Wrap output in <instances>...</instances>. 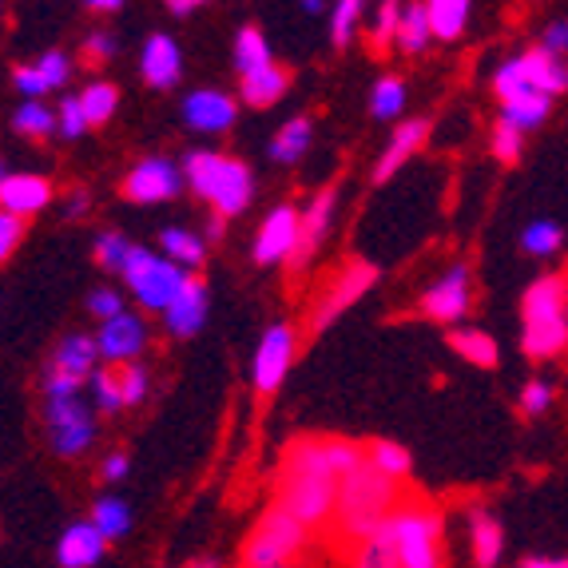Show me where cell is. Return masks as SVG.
Listing matches in <instances>:
<instances>
[{"label": "cell", "mask_w": 568, "mask_h": 568, "mask_svg": "<svg viewBox=\"0 0 568 568\" xmlns=\"http://www.w3.org/2000/svg\"><path fill=\"white\" fill-rule=\"evenodd\" d=\"M402 505L398 481H389L386 474H378L374 465H358L346 481L338 485V509H334V525H338L342 540H362L378 537L382 525L394 517V509Z\"/></svg>", "instance_id": "obj_1"}, {"label": "cell", "mask_w": 568, "mask_h": 568, "mask_svg": "<svg viewBox=\"0 0 568 568\" xmlns=\"http://www.w3.org/2000/svg\"><path fill=\"white\" fill-rule=\"evenodd\" d=\"M521 351L545 362L568 351V283L565 275H545L521 298Z\"/></svg>", "instance_id": "obj_2"}, {"label": "cell", "mask_w": 568, "mask_h": 568, "mask_svg": "<svg viewBox=\"0 0 568 568\" xmlns=\"http://www.w3.org/2000/svg\"><path fill=\"white\" fill-rule=\"evenodd\" d=\"M338 477L314 469L311 462L286 449L283 457V474H278V501L275 509H283L286 517H294L306 529H318L334 517L338 509Z\"/></svg>", "instance_id": "obj_3"}, {"label": "cell", "mask_w": 568, "mask_h": 568, "mask_svg": "<svg viewBox=\"0 0 568 568\" xmlns=\"http://www.w3.org/2000/svg\"><path fill=\"white\" fill-rule=\"evenodd\" d=\"M378 532L394 545L398 568H446V552H442L446 521L429 501L398 505Z\"/></svg>", "instance_id": "obj_4"}, {"label": "cell", "mask_w": 568, "mask_h": 568, "mask_svg": "<svg viewBox=\"0 0 568 568\" xmlns=\"http://www.w3.org/2000/svg\"><path fill=\"white\" fill-rule=\"evenodd\" d=\"M183 175H187L191 191L215 207L219 219L243 215L251 207L255 180H251V168L243 160H231V155L219 152H191Z\"/></svg>", "instance_id": "obj_5"}, {"label": "cell", "mask_w": 568, "mask_h": 568, "mask_svg": "<svg viewBox=\"0 0 568 568\" xmlns=\"http://www.w3.org/2000/svg\"><path fill=\"white\" fill-rule=\"evenodd\" d=\"M311 545V529L286 517L283 509H266L255 532L246 537L239 568H291Z\"/></svg>", "instance_id": "obj_6"}, {"label": "cell", "mask_w": 568, "mask_h": 568, "mask_svg": "<svg viewBox=\"0 0 568 568\" xmlns=\"http://www.w3.org/2000/svg\"><path fill=\"white\" fill-rule=\"evenodd\" d=\"M183 278H187V271H180V266L148 251V246H132V258L123 266V283H128V291L135 294V303L143 311H168L171 298L180 294Z\"/></svg>", "instance_id": "obj_7"}, {"label": "cell", "mask_w": 568, "mask_h": 568, "mask_svg": "<svg viewBox=\"0 0 568 568\" xmlns=\"http://www.w3.org/2000/svg\"><path fill=\"white\" fill-rule=\"evenodd\" d=\"M48 422V442L60 457H80L95 437V414L80 398L68 402H48L44 409Z\"/></svg>", "instance_id": "obj_8"}, {"label": "cell", "mask_w": 568, "mask_h": 568, "mask_svg": "<svg viewBox=\"0 0 568 568\" xmlns=\"http://www.w3.org/2000/svg\"><path fill=\"white\" fill-rule=\"evenodd\" d=\"M183 183H187L183 168H175L163 155H152V160H140L123 175V195L132 203H168L180 195Z\"/></svg>", "instance_id": "obj_9"}, {"label": "cell", "mask_w": 568, "mask_h": 568, "mask_svg": "<svg viewBox=\"0 0 568 568\" xmlns=\"http://www.w3.org/2000/svg\"><path fill=\"white\" fill-rule=\"evenodd\" d=\"M294 346H298V338H294V331L286 323L271 326V331L263 334L255 362H251V382H255L258 394H275L286 382L291 362H294Z\"/></svg>", "instance_id": "obj_10"}, {"label": "cell", "mask_w": 568, "mask_h": 568, "mask_svg": "<svg viewBox=\"0 0 568 568\" xmlns=\"http://www.w3.org/2000/svg\"><path fill=\"white\" fill-rule=\"evenodd\" d=\"M474 303V278H469V266L454 263L446 275L437 278L426 294H422V314L434 318V323H462Z\"/></svg>", "instance_id": "obj_11"}, {"label": "cell", "mask_w": 568, "mask_h": 568, "mask_svg": "<svg viewBox=\"0 0 568 568\" xmlns=\"http://www.w3.org/2000/svg\"><path fill=\"white\" fill-rule=\"evenodd\" d=\"M298 235H303V211H294L291 203H278L255 235V263H291L294 251H298Z\"/></svg>", "instance_id": "obj_12"}, {"label": "cell", "mask_w": 568, "mask_h": 568, "mask_svg": "<svg viewBox=\"0 0 568 568\" xmlns=\"http://www.w3.org/2000/svg\"><path fill=\"white\" fill-rule=\"evenodd\" d=\"M374 283H378V266H369V263H351V266H346V271H342V275L334 278V286L326 291L323 303H318V311H314L311 331L323 334L331 323H338L342 314L351 311V306L358 303L362 294H366Z\"/></svg>", "instance_id": "obj_13"}, {"label": "cell", "mask_w": 568, "mask_h": 568, "mask_svg": "<svg viewBox=\"0 0 568 568\" xmlns=\"http://www.w3.org/2000/svg\"><path fill=\"white\" fill-rule=\"evenodd\" d=\"M291 449L303 457V462H311L314 469L338 477V481H346L358 465H366V449L346 442V437H314V442H294Z\"/></svg>", "instance_id": "obj_14"}, {"label": "cell", "mask_w": 568, "mask_h": 568, "mask_svg": "<svg viewBox=\"0 0 568 568\" xmlns=\"http://www.w3.org/2000/svg\"><path fill=\"white\" fill-rule=\"evenodd\" d=\"M235 115H239L235 100H231L227 92H219V88H195V92L183 100V123L200 135L227 132L231 123H235Z\"/></svg>", "instance_id": "obj_15"}, {"label": "cell", "mask_w": 568, "mask_h": 568, "mask_svg": "<svg viewBox=\"0 0 568 568\" xmlns=\"http://www.w3.org/2000/svg\"><path fill=\"white\" fill-rule=\"evenodd\" d=\"M143 342H148V326H143L132 311L115 314L112 323H104L100 326V334H95L100 358H104L108 366H128V362L143 351Z\"/></svg>", "instance_id": "obj_16"}, {"label": "cell", "mask_w": 568, "mask_h": 568, "mask_svg": "<svg viewBox=\"0 0 568 568\" xmlns=\"http://www.w3.org/2000/svg\"><path fill=\"white\" fill-rule=\"evenodd\" d=\"M140 77L148 88H175L183 77V52L180 44L168 37V32H155V37L143 40L140 52Z\"/></svg>", "instance_id": "obj_17"}, {"label": "cell", "mask_w": 568, "mask_h": 568, "mask_svg": "<svg viewBox=\"0 0 568 568\" xmlns=\"http://www.w3.org/2000/svg\"><path fill=\"white\" fill-rule=\"evenodd\" d=\"M426 135H429V120H402L398 128H394V135H389L386 152H378V163H374V183L382 187V183L394 180V175H398V171L406 168L417 152H422Z\"/></svg>", "instance_id": "obj_18"}, {"label": "cell", "mask_w": 568, "mask_h": 568, "mask_svg": "<svg viewBox=\"0 0 568 568\" xmlns=\"http://www.w3.org/2000/svg\"><path fill=\"white\" fill-rule=\"evenodd\" d=\"M207 323V286L200 278H183L180 294L171 298V306L163 311V326H168L175 338H195Z\"/></svg>", "instance_id": "obj_19"}, {"label": "cell", "mask_w": 568, "mask_h": 568, "mask_svg": "<svg viewBox=\"0 0 568 568\" xmlns=\"http://www.w3.org/2000/svg\"><path fill=\"white\" fill-rule=\"evenodd\" d=\"M52 203V183L32 171H12L9 180L0 183V211H9L17 219L40 215Z\"/></svg>", "instance_id": "obj_20"}, {"label": "cell", "mask_w": 568, "mask_h": 568, "mask_svg": "<svg viewBox=\"0 0 568 568\" xmlns=\"http://www.w3.org/2000/svg\"><path fill=\"white\" fill-rule=\"evenodd\" d=\"M104 549H108V540L92 529V521H77L60 532L57 560H60V568H92L104 560Z\"/></svg>", "instance_id": "obj_21"}, {"label": "cell", "mask_w": 568, "mask_h": 568, "mask_svg": "<svg viewBox=\"0 0 568 568\" xmlns=\"http://www.w3.org/2000/svg\"><path fill=\"white\" fill-rule=\"evenodd\" d=\"M334 207H338V191L334 187H323L318 195L311 200V207L303 211V235H298V251H294L291 263L303 266L306 258L318 251V243L326 239V231H331V219H334Z\"/></svg>", "instance_id": "obj_22"}, {"label": "cell", "mask_w": 568, "mask_h": 568, "mask_svg": "<svg viewBox=\"0 0 568 568\" xmlns=\"http://www.w3.org/2000/svg\"><path fill=\"white\" fill-rule=\"evenodd\" d=\"M469 552L477 568H497L505 552V525L489 509H469Z\"/></svg>", "instance_id": "obj_23"}, {"label": "cell", "mask_w": 568, "mask_h": 568, "mask_svg": "<svg viewBox=\"0 0 568 568\" xmlns=\"http://www.w3.org/2000/svg\"><path fill=\"white\" fill-rule=\"evenodd\" d=\"M95 362H100V346H95L92 334H68L57 346V354H52V362H48V374H64V378L88 382Z\"/></svg>", "instance_id": "obj_24"}, {"label": "cell", "mask_w": 568, "mask_h": 568, "mask_svg": "<svg viewBox=\"0 0 568 568\" xmlns=\"http://www.w3.org/2000/svg\"><path fill=\"white\" fill-rule=\"evenodd\" d=\"M521 68L529 72V80L537 84V92L540 95H549V100H557L560 92H568V64L565 60H557V57H549L545 48H525L521 57Z\"/></svg>", "instance_id": "obj_25"}, {"label": "cell", "mask_w": 568, "mask_h": 568, "mask_svg": "<svg viewBox=\"0 0 568 568\" xmlns=\"http://www.w3.org/2000/svg\"><path fill=\"white\" fill-rule=\"evenodd\" d=\"M449 346H454V354H462V358L477 369H493L497 358H501L493 334L477 331V326H454V331H449Z\"/></svg>", "instance_id": "obj_26"}, {"label": "cell", "mask_w": 568, "mask_h": 568, "mask_svg": "<svg viewBox=\"0 0 568 568\" xmlns=\"http://www.w3.org/2000/svg\"><path fill=\"white\" fill-rule=\"evenodd\" d=\"M160 246H163V258L175 263L180 271H195V266H203V258H207V243H203V235L183 231V227H163Z\"/></svg>", "instance_id": "obj_27"}, {"label": "cell", "mask_w": 568, "mask_h": 568, "mask_svg": "<svg viewBox=\"0 0 568 568\" xmlns=\"http://www.w3.org/2000/svg\"><path fill=\"white\" fill-rule=\"evenodd\" d=\"M275 64V57H271V44H266L263 29L258 24H243L235 37V72L239 80L243 77H255V72H263V68Z\"/></svg>", "instance_id": "obj_28"}, {"label": "cell", "mask_w": 568, "mask_h": 568, "mask_svg": "<svg viewBox=\"0 0 568 568\" xmlns=\"http://www.w3.org/2000/svg\"><path fill=\"white\" fill-rule=\"evenodd\" d=\"M286 88H291V72L278 68V64H271V68H263V72H255V77H243V104L271 108V104L283 100Z\"/></svg>", "instance_id": "obj_29"}, {"label": "cell", "mask_w": 568, "mask_h": 568, "mask_svg": "<svg viewBox=\"0 0 568 568\" xmlns=\"http://www.w3.org/2000/svg\"><path fill=\"white\" fill-rule=\"evenodd\" d=\"M429 12V32H434V40H457L465 32V24H469V0H429L426 4Z\"/></svg>", "instance_id": "obj_30"}, {"label": "cell", "mask_w": 568, "mask_h": 568, "mask_svg": "<svg viewBox=\"0 0 568 568\" xmlns=\"http://www.w3.org/2000/svg\"><path fill=\"white\" fill-rule=\"evenodd\" d=\"M311 135H314L311 115H294V120H286L283 132H278L275 140H271V160H275V163L303 160V152L311 148Z\"/></svg>", "instance_id": "obj_31"}, {"label": "cell", "mask_w": 568, "mask_h": 568, "mask_svg": "<svg viewBox=\"0 0 568 568\" xmlns=\"http://www.w3.org/2000/svg\"><path fill=\"white\" fill-rule=\"evenodd\" d=\"M366 462L378 469V474H386L389 481H406L409 474H414V457H409L406 446H398V442H386V437H378L374 446H366Z\"/></svg>", "instance_id": "obj_32"}, {"label": "cell", "mask_w": 568, "mask_h": 568, "mask_svg": "<svg viewBox=\"0 0 568 568\" xmlns=\"http://www.w3.org/2000/svg\"><path fill=\"white\" fill-rule=\"evenodd\" d=\"M80 108H84L88 128H104L115 115V108H120V92H115V84H108V80H92V84L80 92Z\"/></svg>", "instance_id": "obj_33"}, {"label": "cell", "mask_w": 568, "mask_h": 568, "mask_svg": "<svg viewBox=\"0 0 568 568\" xmlns=\"http://www.w3.org/2000/svg\"><path fill=\"white\" fill-rule=\"evenodd\" d=\"M402 112H406V80L382 77L369 88V115L374 120H398Z\"/></svg>", "instance_id": "obj_34"}, {"label": "cell", "mask_w": 568, "mask_h": 568, "mask_svg": "<svg viewBox=\"0 0 568 568\" xmlns=\"http://www.w3.org/2000/svg\"><path fill=\"white\" fill-rule=\"evenodd\" d=\"M92 529L104 540H120L132 529V509L120 501V497H100L92 509Z\"/></svg>", "instance_id": "obj_35"}, {"label": "cell", "mask_w": 568, "mask_h": 568, "mask_svg": "<svg viewBox=\"0 0 568 568\" xmlns=\"http://www.w3.org/2000/svg\"><path fill=\"white\" fill-rule=\"evenodd\" d=\"M12 128H17L20 135H29V140H48V135L60 132L57 112L44 108L40 100H24V104L17 108V115H12Z\"/></svg>", "instance_id": "obj_36"}, {"label": "cell", "mask_w": 568, "mask_h": 568, "mask_svg": "<svg viewBox=\"0 0 568 568\" xmlns=\"http://www.w3.org/2000/svg\"><path fill=\"white\" fill-rule=\"evenodd\" d=\"M429 40H434V32H429L426 4H402V24H398L402 52H426Z\"/></svg>", "instance_id": "obj_37"}, {"label": "cell", "mask_w": 568, "mask_h": 568, "mask_svg": "<svg viewBox=\"0 0 568 568\" xmlns=\"http://www.w3.org/2000/svg\"><path fill=\"white\" fill-rule=\"evenodd\" d=\"M398 24H402V4L398 0H382L378 9H374V20L366 24L369 48L386 52L389 44H398Z\"/></svg>", "instance_id": "obj_38"}, {"label": "cell", "mask_w": 568, "mask_h": 568, "mask_svg": "<svg viewBox=\"0 0 568 568\" xmlns=\"http://www.w3.org/2000/svg\"><path fill=\"white\" fill-rule=\"evenodd\" d=\"M552 100L537 95V100H513V104H501V123L517 128V132H537L540 123L549 120Z\"/></svg>", "instance_id": "obj_39"}, {"label": "cell", "mask_w": 568, "mask_h": 568, "mask_svg": "<svg viewBox=\"0 0 568 568\" xmlns=\"http://www.w3.org/2000/svg\"><path fill=\"white\" fill-rule=\"evenodd\" d=\"M521 246L525 255H557L560 246H565V227L560 223H552V219H537V223H529V227L521 231Z\"/></svg>", "instance_id": "obj_40"}, {"label": "cell", "mask_w": 568, "mask_h": 568, "mask_svg": "<svg viewBox=\"0 0 568 568\" xmlns=\"http://www.w3.org/2000/svg\"><path fill=\"white\" fill-rule=\"evenodd\" d=\"M362 12H366V4L362 0H338L331 9V44L334 48H346L354 40V32H358V20Z\"/></svg>", "instance_id": "obj_41"}, {"label": "cell", "mask_w": 568, "mask_h": 568, "mask_svg": "<svg viewBox=\"0 0 568 568\" xmlns=\"http://www.w3.org/2000/svg\"><path fill=\"white\" fill-rule=\"evenodd\" d=\"M92 394H95V406L104 409V414H120V409H128V406H123L120 366L95 369V378H92Z\"/></svg>", "instance_id": "obj_42"}, {"label": "cell", "mask_w": 568, "mask_h": 568, "mask_svg": "<svg viewBox=\"0 0 568 568\" xmlns=\"http://www.w3.org/2000/svg\"><path fill=\"white\" fill-rule=\"evenodd\" d=\"M128 258H132V243H128L120 231H104V235L95 239V263L104 266V271H115V275H123Z\"/></svg>", "instance_id": "obj_43"}, {"label": "cell", "mask_w": 568, "mask_h": 568, "mask_svg": "<svg viewBox=\"0 0 568 568\" xmlns=\"http://www.w3.org/2000/svg\"><path fill=\"white\" fill-rule=\"evenodd\" d=\"M351 568H398L394 545H389L382 532H378V537L362 540L358 549H354V557H351Z\"/></svg>", "instance_id": "obj_44"}, {"label": "cell", "mask_w": 568, "mask_h": 568, "mask_svg": "<svg viewBox=\"0 0 568 568\" xmlns=\"http://www.w3.org/2000/svg\"><path fill=\"white\" fill-rule=\"evenodd\" d=\"M37 72L48 84V92H52V88L68 84V77H72V60H68V52H60V48H48L44 57L37 60Z\"/></svg>", "instance_id": "obj_45"}, {"label": "cell", "mask_w": 568, "mask_h": 568, "mask_svg": "<svg viewBox=\"0 0 568 568\" xmlns=\"http://www.w3.org/2000/svg\"><path fill=\"white\" fill-rule=\"evenodd\" d=\"M521 148H525V132L509 128V123H493V155L501 163H517L521 160Z\"/></svg>", "instance_id": "obj_46"}, {"label": "cell", "mask_w": 568, "mask_h": 568, "mask_svg": "<svg viewBox=\"0 0 568 568\" xmlns=\"http://www.w3.org/2000/svg\"><path fill=\"white\" fill-rule=\"evenodd\" d=\"M24 231H29V219H17V215H9V211H0V266L12 258V251L20 246Z\"/></svg>", "instance_id": "obj_47"}, {"label": "cell", "mask_w": 568, "mask_h": 568, "mask_svg": "<svg viewBox=\"0 0 568 568\" xmlns=\"http://www.w3.org/2000/svg\"><path fill=\"white\" fill-rule=\"evenodd\" d=\"M57 123H60V135H64V140H80V135L88 132V120H84V108H80V95H68L64 104H60Z\"/></svg>", "instance_id": "obj_48"}, {"label": "cell", "mask_w": 568, "mask_h": 568, "mask_svg": "<svg viewBox=\"0 0 568 568\" xmlns=\"http://www.w3.org/2000/svg\"><path fill=\"white\" fill-rule=\"evenodd\" d=\"M120 386H123V406H140L148 398V369L135 366V362L120 366Z\"/></svg>", "instance_id": "obj_49"}, {"label": "cell", "mask_w": 568, "mask_h": 568, "mask_svg": "<svg viewBox=\"0 0 568 568\" xmlns=\"http://www.w3.org/2000/svg\"><path fill=\"white\" fill-rule=\"evenodd\" d=\"M88 311H92L100 323H112L115 314H123V298L112 286H95V291L88 294Z\"/></svg>", "instance_id": "obj_50"}, {"label": "cell", "mask_w": 568, "mask_h": 568, "mask_svg": "<svg viewBox=\"0 0 568 568\" xmlns=\"http://www.w3.org/2000/svg\"><path fill=\"white\" fill-rule=\"evenodd\" d=\"M549 406H552V386H549V382L532 378L529 386L521 389V409H525L529 417H540Z\"/></svg>", "instance_id": "obj_51"}, {"label": "cell", "mask_w": 568, "mask_h": 568, "mask_svg": "<svg viewBox=\"0 0 568 568\" xmlns=\"http://www.w3.org/2000/svg\"><path fill=\"white\" fill-rule=\"evenodd\" d=\"M115 37L112 32H104V29H95L92 37H84V57H88V64H104V60H112L115 57Z\"/></svg>", "instance_id": "obj_52"}, {"label": "cell", "mask_w": 568, "mask_h": 568, "mask_svg": "<svg viewBox=\"0 0 568 568\" xmlns=\"http://www.w3.org/2000/svg\"><path fill=\"white\" fill-rule=\"evenodd\" d=\"M540 48L549 52V57H568V20H549L545 32H540Z\"/></svg>", "instance_id": "obj_53"}, {"label": "cell", "mask_w": 568, "mask_h": 568, "mask_svg": "<svg viewBox=\"0 0 568 568\" xmlns=\"http://www.w3.org/2000/svg\"><path fill=\"white\" fill-rule=\"evenodd\" d=\"M12 84L20 88V95H24V100H40V95L48 92V84L40 80L37 64H32V68H17V72H12Z\"/></svg>", "instance_id": "obj_54"}, {"label": "cell", "mask_w": 568, "mask_h": 568, "mask_svg": "<svg viewBox=\"0 0 568 568\" xmlns=\"http://www.w3.org/2000/svg\"><path fill=\"white\" fill-rule=\"evenodd\" d=\"M128 469H132L128 454H123V449H115V454L104 457V469H100V474H104V481H123V477H128Z\"/></svg>", "instance_id": "obj_55"}, {"label": "cell", "mask_w": 568, "mask_h": 568, "mask_svg": "<svg viewBox=\"0 0 568 568\" xmlns=\"http://www.w3.org/2000/svg\"><path fill=\"white\" fill-rule=\"evenodd\" d=\"M521 568H568L565 557H525Z\"/></svg>", "instance_id": "obj_56"}, {"label": "cell", "mask_w": 568, "mask_h": 568, "mask_svg": "<svg viewBox=\"0 0 568 568\" xmlns=\"http://www.w3.org/2000/svg\"><path fill=\"white\" fill-rule=\"evenodd\" d=\"M223 231H227V219H211L207 223V235H203V243H219V239H223Z\"/></svg>", "instance_id": "obj_57"}, {"label": "cell", "mask_w": 568, "mask_h": 568, "mask_svg": "<svg viewBox=\"0 0 568 568\" xmlns=\"http://www.w3.org/2000/svg\"><path fill=\"white\" fill-rule=\"evenodd\" d=\"M195 9H200L195 0H171V4H168L171 17H191V12H195Z\"/></svg>", "instance_id": "obj_58"}, {"label": "cell", "mask_w": 568, "mask_h": 568, "mask_svg": "<svg viewBox=\"0 0 568 568\" xmlns=\"http://www.w3.org/2000/svg\"><path fill=\"white\" fill-rule=\"evenodd\" d=\"M84 211H88V195H84V191H77V195L68 200V215L77 219V215H84Z\"/></svg>", "instance_id": "obj_59"}, {"label": "cell", "mask_w": 568, "mask_h": 568, "mask_svg": "<svg viewBox=\"0 0 568 568\" xmlns=\"http://www.w3.org/2000/svg\"><path fill=\"white\" fill-rule=\"evenodd\" d=\"M92 12H123V0H92Z\"/></svg>", "instance_id": "obj_60"}, {"label": "cell", "mask_w": 568, "mask_h": 568, "mask_svg": "<svg viewBox=\"0 0 568 568\" xmlns=\"http://www.w3.org/2000/svg\"><path fill=\"white\" fill-rule=\"evenodd\" d=\"M183 568H223L219 560H211V557H200V560H191V565H183Z\"/></svg>", "instance_id": "obj_61"}, {"label": "cell", "mask_w": 568, "mask_h": 568, "mask_svg": "<svg viewBox=\"0 0 568 568\" xmlns=\"http://www.w3.org/2000/svg\"><path fill=\"white\" fill-rule=\"evenodd\" d=\"M323 9H326L323 0H306V4H303V12H311V17H318V12H323Z\"/></svg>", "instance_id": "obj_62"}, {"label": "cell", "mask_w": 568, "mask_h": 568, "mask_svg": "<svg viewBox=\"0 0 568 568\" xmlns=\"http://www.w3.org/2000/svg\"><path fill=\"white\" fill-rule=\"evenodd\" d=\"M9 175H12V171H9V168H4V163H0V183L9 180Z\"/></svg>", "instance_id": "obj_63"}]
</instances>
